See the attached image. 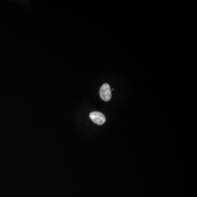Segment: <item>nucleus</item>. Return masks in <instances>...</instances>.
<instances>
[{"instance_id":"nucleus-1","label":"nucleus","mask_w":197,"mask_h":197,"mask_svg":"<svg viewBox=\"0 0 197 197\" xmlns=\"http://www.w3.org/2000/svg\"><path fill=\"white\" fill-rule=\"evenodd\" d=\"M100 95L101 98L105 101L110 100L112 94L111 91V88L108 84H104L101 86L100 90Z\"/></svg>"},{"instance_id":"nucleus-2","label":"nucleus","mask_w":197,"mask_h":197,"mask_svg":"<svg viewBox=\"0 0 197 197\" xmlns=\"http://www.w3.org/2000/svg\"><path fill=\"white\" fill-rule=\"evenodd\" d=\"M90 118L96 125H103L106 121L105 116L99 112H93L89 115Z\"/></svg>"}]
</instances>
